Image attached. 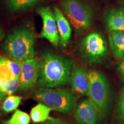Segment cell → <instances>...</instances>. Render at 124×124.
<instances>
[{
    "mask_svg": "<svg viewBox=\"0 0 124 124\" xmlns=\"http://www.w3.org/2000/svg\"><path fill=\"white\" fill-rule=\"evenodd\" d=\"M100 110L90 98L80 101L74 109V117L80 124H98L100 120Z\"/></svg>",
    "mask_w": 124,
    "mask_h": 124,
    "instance_id": "9",
    "label": "cell"
},
{
    "mask_svg": "<svg viewBox=\"0 0 124 124\" xmlns=\"http://www.w3.org/2000/svg\"><path fill=\"white\" fill-rule=\"evenodd\" d=\"M2 124H9L7 122V121H4L2 122Z\"/></svg>",
    "mask_w": 124,
    "mask_h": 124,
    "instance_id": "26",
    "label": "cell"
},
{
    "mask_svg": "<svg viewBox=\"0 0 124 124\" xmlns=\"http://www.w3.org/2000/svg\"><path fill=\"white\" fill-rule=\"evenodd\" d=\"M36 12L43 21L42 29L39 36L48 40L55 46H58L60 38L54 12L49 7H39Z\"/></svg>",
    "mask_w": 124,
    "mask_h": 124,
    "instance_id": "7",
    "label": "cell"
},
{
    "mask_svg": "<svg viewBox=\"0 0 124 124\" xmlns=\"http://www.w3.org/2000/svg\"><path fill=\"white\" fill-rule=\"evenodd\" d=\"M51 110L50 108L40 102L31 110V119L36 123L46 122L52 118L49 116Z\"/></svg>",
    "mask_w": 124,
    "mask_h": 124,
    "instance_id": "14",
    "label": "cell"
},
{
    "mask_svg": "<svg viewBox=\"0 0 124 124\" xmlns=\"http://www.w3.org/2000/svg\"><path fill=\"white\" fill-rule=\"evenodd\" d=\"M0 93H5L4 89L2 88V87L1 85V84H0ZM6 94H7V93H6Z\"/></svg>",
    "mask_w": 124,
    "mask_h": 124,
    "instance_id": "25",
    "label": "cell"
},
{
    "mask_svg": "<svg viewBox=\"0 0 124 124\" xmlns=\"http://www.w3.org/2000/svg\"><path fill=\"white\" fill-rule=\"evenodd\" d=\"M7 95V94H6V93H0V102L4 100Z\"/></svg>",
    "mask_w": 124,
    "mask_h": 124,
    "instance_id": "24",
    "label": "cell"
},
{
    "mask_svg": "<svg viewBox=\"0 0 124 124\" xmlns=\"http://www.w3.org/2000/svg\"><path fill=\"white\" fill-rule=\"evenodd\" d=\"M12 60L0 56V80H10L16 78L12 66Z\"/></svg>",
    "mask_w": 124,
    "mask_h": 124,
    "instance_id": "16",
    "label": "cell"
},
{
    "mask_svg": "<svg viewBox=\"0 0 124 124\" xmlns=\"http://www.w3.org/2000/svg\"><path fill=\"white\" fill-rule=\"evenodd\" d=\"M35 35L33 29L29 27L17 29L7 36L3 47L6 53L14 61L22 62L34 58Z\"/></svg>",
    "mask_w": 124,
    "mask_h": 124,
    "instance_id": "2",
    "label": "cell"
},
{
    "mask_svg": "<svg viewBox=\"0 0 124 124\" xmlns=\"http://www.w3.org/2000/svg\"><path fill=\"white\" fill-rule=\"evenodd\" d=\"M70 83L72 93L79 95L89 96L88 73L82 67L76 66L71 71Z\"/></svg>",
    "mask_w": 124,
    "mask_h": 124,
    "instance_id": "10",
    "label": "cell"
},
{
    "mask_svg": "<svg viewBox=\"0 0 124 124\" xmlns=\"http://www.w3.org/2000/svg\"><path fill=\"white\" fill-rule=\"evenodd\" d=\"M87 73L89 79V97L102 115H105L109 105V82L104 74L100 71L91 70Z\"/></svg>",
    "mask_w": 124,
    "mask_h": 124,
    "instance_id": "5",
    "label": "cell"
},
{
    "mask_svg": "<svg viewBox=\"0 0 124 124\" xmlns=\"http://www.w3.org/2000/svg\"><path fill=\"white\" fill-rule=\"evenodd\" d=\"M81 56L88 63H102L108 55V45L101 33L93 32L82 38L79 43Z\"/></svg>",
    "mask_w": 124,
    "mask_h": 124,
    "instance_id": "6",
    "label": "cell"
},
{
    "mask_svg": "<svg viewBox=\"0 0 124 124\" xmlns=\"http://www.w3.org/2000/svg\"><path fill=\"white\" fill-rule=\"evenodd\" d=\"M4 37V32L2 30V29L0 27V41L3 39Z\"/></svg>",
    "mask_w": 124,
    "mask_h": 124,
    "instance_id": "23",
    "label": "cell"
},
{
    "mask_svg": "<svg viewBox=\"0 0 124 124\" xmlns=\"http://www.w3.org/2000/svg\"><path fill=\"white\" fill-rule=\"evenodd\" d=\"M0 84L2 86L5 93L10 95L19 89V79H14L10 80H0Z\"/></svg>",
    "mask_w": 124,
    "mask_h": 124,
    "instance_id": "19",
    "label": "cell"
},
{
    "mask_svg": "<svg viewBox=\"0 0 124 124\" xmlns=\"http://www.w3.org/2000/svg\"><path fill=\"white\" fill-rule=\"evenodd\" d=\"M39 69L37 84L40 87L56 88L70 83L72 60L48 52L39 60Z\"/></svg>",
    "mask_w": 124,
    "mask_h": 124,
    "instance_id": "1",
    "label": "cell"
},
{
    "mask_svg": "<svg viewBox=\"0 0 124 124\" xmlns=\"http://www.w3.org/2000/svg\"><path fill=\"white\" fill-rule=\"evenodd\" d=\"M103 18L108 31H124V9L116 8L107 10Z\"/></svg>",
    "mask_w": 124,
    "mask_h": 124,
    "instance_id": "12",
    "label": "cell"
},
{
    "mask_svg": "<svg viewBox=\"0 0 124 124\" xmlns=\"http://www.w3.org/2000/svg\"><path fill=\"white\" fill-rule=\"evenodd\" d=\"M54 12L60 38V45L62 48H65L69 45L71 38V24L64 13L58 7H54Z\"/></svg>",
    "mask_w": 124,
    "mask_h": 124,
    "instance_id": "11",
    "label": "cell"
},
{
    "mask_svg": "<svg viewBox=\"0 0 124 124\" xmlns=\"http://www.w3.org/2000/svg\"><path fill=\"white\" fill-rule=\"evenodd\" d=\"M21 99L20 96L9 95L6 98L3 103L2 110L6 113H10L15 110L20 105Z\"/></svg>",
    "mask_w": 124,
    "mask_h": 124,
    "instance_id": "17",
    "label": "cell"
},
{
    "mask_svg": "<svg viewBox=\"0 0 124 124\" xmlns=\"http://www.w3.org/2000/svg\"><path fill=\"white\" fill-rule=\"evenodd\" d=\"M7 122L9 124H29L30 117L27 113L20 110H16L11 118Z\"/></svg>",
    "mask_w": 124,
    "mask_h": 124,
    "instance_id": "18",
    "label": "cell"
},
{
    "mask_svg": "<svg viewBox=\"0 0 124 124\" xmlns=\"http://www.w3.org/2000/svg\"><path fill=\"white\" fill-rule=\"evenodd\" d=\"M118 115L121 120L124 121V90L120 95L118 108Z\"/></svg>",
    "mask_w": 124,
    "mask_h": 124,
    "instance_id": "20",
    "label": "cell"
},
{
    "mask_svg": "<svg viewBox=\"0 0 124 124\" xmlns=\"http://www.w3.org/2000/svg\"><path fill=\"white\" fill-rule=\"evenodd\" d=\"M117 71H118L120 75L124 79V60H122L118 65L117 67Z\"/></svg>",
    "mask_w": 124,
    "mask_h": 124,
    "instance_id": "22",
    "label": "cell"
},
{
    "mask_svg": "<svg viewBox=\"0 0 124 124\" xmlns=\"http://www.w3.org/2000/svg\"><path fill=\"white\" fill-rule=\"evenodd\" d=\"M32 97L52 110L64 114H71L77 105L75 94L66 89L40 87L34 91Z\"/></svg>",
    "mask_w": 124,
    "mask_h": 124,
    "instance_id": "3",
    "label": "cell"
},
{
    "mask_svg": "<svg viewBox=\"0 0 124 124\" xmlns=\"http://www.w3.org/2000/svg\"><path fill=\"white\" fill-rule=\"evenodd\" d=\"M60 5L77 35L82 33L90 28L94 13L89 5L79 0H61Z\"/></svg>",
    "mask_w": 124,
    "mask_h": 124,
    "instance_id": "4",
    "label": "cell"
},
{
    "mask_svg": "<svg viewBox=\"0 0 124 124\" xmlns=\"http://www.w3.org/2000/svg\"><path fill=\"white\" fill-rule=\"evenodd\" d=\"M41 0H7V8L12 13L24 11L33 7Z\"/></svg>",
    "mask_w": 124,
    "mask_h": 124,
    "instance_id": "15",
    "label": "cell"
},
{
    "mask_svg": "<svg viewBox=\"0 0 124 124\" xmlns=\"http://www.w3.org/2000/svg\"><path fill=\"white\" fill-rule=\"evenodd\" d=\"M21 70L19 77V90L27 92L37 84L39 77V60L32 58L21 62Z\"/></svg>",
    "mask_w": 124,
    "mask_h": 124,
    "instance_id": "8",
    "label": "cell"
},
{
    "mask_svg": "<svg viewBox=\"0 0 124 124\" xmlns=\"http://www.w3.org/2000/svg\"><path fill=\"white\" fill-rule=\"evenodd\" d=\"M44 124H69L64 119L52 118L45 122Z\"/></svg>",
    "mask_w": 124,
    "mask_h": 124,
    "instance_id": "21",
    "label": "cell"
},
{
    "mask_svg": "<svg viewBox=\"0 0 124 124\" xmlns=\"http://www.w3.org/2000/svg\"><path fill=\"white\" fill-rule=\"evenodd\" d=\"M110 46L118 59L124 60V31H112L108 35Z\"/></svg>",
    "mask_w": 124,
    "mask_h": 124,
    "instance_id": "13",
    "label": "cell"
}]
</instances>
